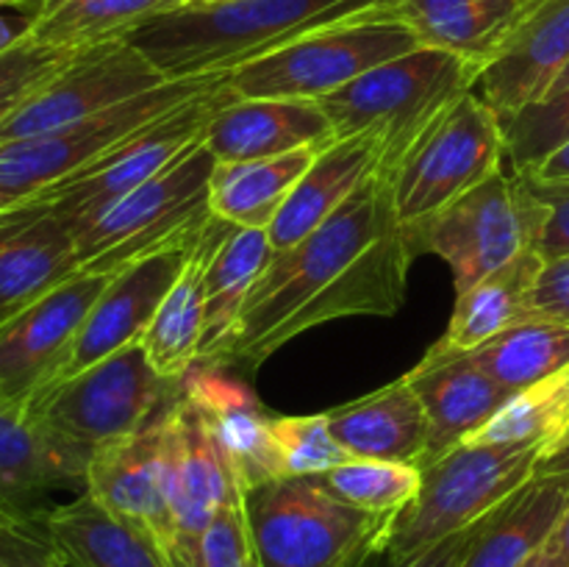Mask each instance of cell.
<instances>
[{"mask_svg": "<svg viewBox=\"0 0 569 567\" xmlns=\"http://www.w3.org/2000/svg\"><path fill=\"white\" fill-rule=\"evenodd\" d=\"M411 265L392 178L372 172L317 231L272 256L217 367L253 370L322 322L398 315Z\"/></svg>", "mask_w": 569, "mask_h": 567, "instance_id": "1", "label": "cell"}, {"mask_svg": "<svg viewBox=\"0 0 569 567\" xmlns=\"http://www.w3.org/2000/svg\"><path fill=\"white\" fill-rule=\"evenodd\" d=\"M392 9V0H187L131 42L167 81L228 76L320 28Z\"/></svg>", "mask_w": 569, "mask_h": 567, "instance_id": "2", "label": "cell"}, {"mask_svg": "<svg viewBox=\"0 0 569 567\" xmlns=\"http://www.w3.org/2000/svg\"><path fill=\"white\" fill-rule=\"evenodd\" d=\"M481 72V67L453 53L417 48L372 67L317 103L331 120L337 139L361 133L376 139L381 148L378 172L392 178L422 133L476 89Z\"/></svg>", "mask_w": 569, "mask_h": 567, "instance_id": "3", "label": "cell"}, {"mask_svg": "<svg viewBox=\"0 0 569 567\" xmlns=\"http://www.w3.org/2000/svg\"><path fill=\"white\" fill-rule=\"evenodd\" d=\"M261 567H365L383 554L395 515L337 498L315 476H287L242 493Z\"/></svg>", "mask_w": 569, "mask_h": 567, "instance_id": "4", "label": "cell"}, {"mask_svg": "<svg viewBox=\"0 0 569 567\" xmlns=\"http://www.w3.org/2000/svg\"><path fill=\"white\" fill-rule=\"evenodd\" d=\"M178 384L161 378L142 345L133 342L39 392L28 404L26 417L48 442L87 470L94 450L153 422L181 395Z\"/></svg>", "mask_w": 569, "mask_h": 567, "instance_id": "5", "label": "cell"}, {"mask_svg": "<svg viewBox=\"0 0 569 567\" xmlns=\"http://www.w3.org/2000/svg\"><path fill=\"white\" fill-rule=\"evenodd\" d=\"M548 450L517 442H465L422 467L420 493L395 515L383 554L392 565L478 526L537 476Z\"/></svg>", "mask_w": 569, "mask_h": 567, "instance_id": "6", "label": "cell"}, {"mask_svg": "<svg viewBox=\"0 0 569 567\" xmlns=\"http://www.w3.org/2000/svg\"><path fill=\"white\" fill-rule=\"evenodd\" d=\"M214 167L217 159L200 139L159 176L78 226V270L117 272L144 256L200 239L211 220Z\"/></svg>", "mask_w": 569, "mask_h": 567, "instance_id": "7", "label": "cell"}, {"mask_svg": "<svg viewBox=\"0 0 569 567\" xmlns=\"http://www.w3.org/2000/svg\"><path fill=\"white\" fill-rule=\"evenodd\" d=\"M545 222L548 206L528 189L526 178L503 167L403 231L415 259L437 253L448 261L456 295H461L526 250H539Z\"/></svg>", "mask_w": 569, "mask_h": 567, "instance_id": "8", "label": "cell"}, {"mask_svg": "<svg viewBox=\"0 0 569 567\" xmlns=\"http://www.w3.org/2000/svg\"><path fill=\"white\" fill-rule=\"evenodd\" d=\"M422 48L392 9L320 28L276 53L228 72L237 98L320 100L339 92L372 67Z\"/></svg>", "mask_w": 569, "mask_h": 567, "instance_id": "9", "label": "cell"}, {"mask_svg": "<svg viewBox=\"0 0 569 567\" xmlns=\"http://www.w3.org/2000/svg\"><path fill=\"white\" fill-rule=\"evenodd\" d=\"M222 78L226 76L164 81L161 87L111 106L89 120L3 142L0 145V215L67 181L98 161L106 150L117 148L131 133L142 131L153 120L203 94Z\"/></svg>", "mask_w": 569, "mask_h": 567, "instance_id": "10", "label": "cell"}, {"mask_svg": "<svg viewBox=\"0 0 569 567\" xmlns=\"http://www.w3.org/2000/svg\"><path fill=\"white\" fill-rule=\"evenodd\" d=\"M506 139L500 117L472 89L456 100L392 176L395 211L403 226L437 215L489 176L503 170Z\"/></svg>", "mask_w": 569, "mask_h": 567, "instance_id": "11", "label": "cell"}, {"mask_svg": "<svg viewBox=\"0 0 569 567\" xmlns=\"http://www.w3.org/2000/svg\"><path fill=\"white\" fill-rule=\"evenodd\" d=\"M233 98L237 94L228 87L226 76L214 87L206 89L203 94L187 100L183 106L172 109L170 115L144 126L142 131L131 133L126 142L106 150L98 161H92L81 172L56 183L53 189H48V192L33 200L53 203L61 215L70 217L72 228L83 226L103 209H109L122 195L133 192L144 181L167 170L192 145H198L217 111L231 103Z\"/></svg>", "mask_w": 569, "mask_h": 567, "instance_id": "12", "label": "cell"}, {"mask_svg": "<svg viewBox=\"0 0 569 567\" xmlns=\"http://www.w3.org/2000/svg\"><path fill=\"white\" fill-rule=\"evenodd\" d=\"M164 81L167 78L126 39L83 48L0 126V145L89 120Z\"/></svg>", "mask_w": 569, "mask_h": 567, "instance_id": "13", "label": "cell"}, {"mask_svg": "<svg viewBox=\"0 0 569 567\" xmlns=\"http://www.w3.org/2000/svg\"><path fill=\"white\" fill-rule=\"evenodd\" d=\"M111 276L114 272L78 270L0 326V409L26 415Z\"/></svg>", "mask_w": 569, "mask_h": 567, "instance_id": "14", "label": "cell"}, {"mask_svg": "<svg viewBox=\"0 0 569 567\" xmlns=\"http://www.w3.org/2000/svg\"><path fill=\"white\" fill-rule=\"evenodd\" d=\"M167 409L142 431L94 450L83 478V493L92 495L106 511L153 539L176 567L178 534L170 493H167V465H170Z\"/></svg>", "mask_w": 569, "mask_h": 567, "instance_id": "15", "label": "cell"}, {"mask_svg": "<svg viewBox=\"0 0 569 567\" xmlns=\"http://www.w3.org/2000/svg\"><path fill=\"white\" fill-rule=\"evenodd\" d=\"M194 245H198V239L172 245V248L150 253L117 270L111 281L106 284L103 292H100V298L94 300L92 309H89L87 320L78 328L70 350L64 354L61 365L56 367L50 381L44 384V389L56 387V384L83 372L87 367L103 361L106 356L139 342L150 322H153L161 300L167 298L170 287L187 267Z\"/></svg>", "mask_w": 569, "mask_h": 567, "instance_id": "16", "label": "cell"}, {"mask_svg": "<svg viewBox=\"0 0 569 567\" xmlns=\"http://www.w3.org/2000/svg\"><path fill=\"white\" fill-rule=\"evenodd\" d=\"M167 420H170L167 493H170L178 534L176 567H192L200 534L222 504L242 498V487L228 467L209 422L187 395L181 392L172 400Z\"/></svg>", "mask_w": 569, "mask_h": 567, "instance_id": "17", "label": "cell"}, {"mask_svg": "<svg viewBox=\"0 0 569 567\" xmlns=\"http://www.w3.org/2000/svg\"><path fill=\"white\" fill-rule=\"evenodd\" d=\"M87 470L31 426L22 411L0 409V537H48L59 489H81Z\"/></svg>", "mask_w": 569, "mask_h": 567, "instance_id": "18", "label": "cell"}, {"mask_svg": "<svg viewBox=\"0 0 569 567\" xmlns=\"http://www.w3.org/2000/svg\"><path fill=\"white\" fill-rule=\"evenodd\" d=\"M76 228L48 200L0 215V326L78 272Z\"/></svg>", "mask_w": 569, "mask_h": 567, "instance_id": "19", "label": "cell"}, {"mask_svg": "<svg viewBox=\"0 0 569 567\" xmlns=\"http://www.w3.org/2000/svg\"><path fill=\"white\" fill-rule=\"evenodd\" d=\"M403 378L428 415V456L422 467L470 442L511 398L467 350H450L439 342Z\"/></svg>", "mask_w": 569, "mask_h": 567, "instance_id": "20", "label": "cell"}, {"mask_svg": "<svg viewBox=\"0 0 569 567\" xmlns=\"http://www.w3.org/2000/svg\"><path fill=\"white\" fill-rule=\"evenodd\" d=\"M569 61V0H531L503 48L483 67L476 92L498 111L515 115L537 103Z\"/></svg>", "mask_w": 569, "mask_h": 567, "instance_id": "21", "label": "cell"}, {"mask_svg": "<svg viewBox=\"0 0 569 567\" xmlns=\"http://www.w3.org/2000/svg\"><path fill=\"white\" fill-rule=\"evenodd\" d=\"M331 142H337V133L317 100L233 98L203 133L206 150L217 161L272 159Z\"/></svg>", "mask_w": 569, "mask_h": 567, "instance_id": "22", "label": "cell"}, {"mask_svg": "<svg viewBox=\"0 0 569 567\" xmlns=\"http://www.w3.org/2000/svg\"><path fill=\"white\" fill-rule=\"evenodd\" d=\"M181 392L209 422L242 493L256 484L283 478L281 459L272 445V417L256 404L248 389L200 365V372L183 378Z\"/></svg>", "mask_w": 569, "mask_h": 567, "instance_id": "23", "label": "cell"}, {"mask_svg": "<svg viewBox=\"0 0 569 567\" xmlns=\"http://www.w3.org/2000/svg\"><path fill=\"white\" fill-rule=\"evenodd\" d=\"M378 165L381 148L367 133L337 139L322 148L267 228L276 253L303 242L311 231H317L372 172H378Z\"/></svg>", "mask_w": 569, "mask_h": 567, "instance_id": "24", "label": "cell"}, {"mask_svg": "<svg viewBox=\"0 0 569 567\" xmlns=\"http://www.w3.org/2000/svg\"><path fill=\"white\" fill-rule=\"evenodd\" d=\"M233 222L211 215L209 226L203 228L198 245L192 248L187 267L170 287L167 298L161 300L148 331L139 339L150 367L161 378L183 381L189 370L198 365L206 320V270H209L217 245L228 237Z\"/></svg>", "mask_w": 569, "mask_h": 567, "instance_id": "25", "label": "cell"}, {"mask_svg": "<svg viewBox=\"0 0 569 567\" xmlns=\"http://www.w3.org/2000/svg\"><path fill=\"white\" fill-rule=\"evenodd\" d=\"M333 439L353 459L403 461L422 467L428 456V415L406 378L328 411Z\"/></svg>", "mask_w": 569, "mask_h": 567, "instance_id": "26", "label": "cell"}, {"mask_svg": "<svg viewBox=\"0 0 569 567\" xmlns=\"http://www.w3.org/2000/svg\"><path fill=\"white\" fill-rule=\"evenodd\" d=\"M567 506L569 472L533 476L478 523L461 556V567H522L542 550Z\"/></svg>", "mask_w": 569, "mask_h": 567, "instance_id": "27", "label": "cell"}, {"mask_svg": "<svg viewBox=\"0 0 569 567\" xmlns=\"http://www.w3.org/2000/svg\"><path fill=\"white\" fill-rule=\"evenodd\" d=\"M531 0H392L422 48H437L483 70L498 56Z\"/></svg>", "mask_w": 569, "mask_h": 567, "instance_id": "28", "label": "cell"}, {"mask_svg": "<svg viewBox=\"0 0 569 567\" xmlns=\"http://www.w3.org/2000/svg\"><path fill=\"white\" fill-rule=\"evenodd\" d=\"M276 248L264 228L233 226L206 270V320L198 365L217 367L237 334L244 304L270 267Z\"/></svg>", "mask_w": 569, "mask_h": 567, "instance_id": "29", "label": "cell"}, {"mask_svg": "<svg viewBox=\"0 0 569 567\" xmlns=\"http://www.w3.org/2000/svg\"><path fill=\"white\" fill-rule=\"evenodd\" d=\"M44 526L53 550L70 567H172L153 539L87 493L56 506Z\"/></svg>", "mask_w": 569, "mask_h": 567, "instance_id": "30", "label": "cell"}, {"mask_svg": "<svg viewBox=\"0 0 569 567\" xmlns=\"http://www.w3.org/2000/svg\"><path fill=\"white\" fill-rule=\"evenodd\" d=\"M322 148H300L272 159L217 161L211 172V215L239 228H270L295 183Z\"/></svg>", "mask_w": 569, "mask_h": 567, "instance_id": "31", "label": "cell"}, {"mask_svg": "<svg viewBox=\"0 0 569 567\" xmlns=\"http://www.w3.org/2000/svg\"><path fill=\"white\" fill-rule=\"evenodd\" d=\"M542 267V253L537 248L526 250L515 261L481 278L476 287L456 295L453 317L439 345L450 350H472L515 322L528 320Z\"/></svg>", "mask_w": 569, "mask_h": 567, "instance_id": "32", "label": "cell"}, {"mask_svg": "<svg viewBox=\"0 0 569 567\" xmlns=\"http://www.w3.org/2000/svg\"><path fill=\"white\" fill-rule=\"evenodd\" d=\"M181 3L183 0H37L28 33L50 48L83 50L128 39L139 26Z\"/></svg>", "mask_w": 569, "mask_h": 567, "instance_id": "33", "label": "cell"}, {"mask_svg": "<svg viewBox=\"0 0 569 567\" xmlns=\"http://www.w3.org/2000/svg\"><path fill=\"white\" fill-rule=\"evenodd\" d=\"M467 354L506 392L517 395L569 365V322L528 317Z\"/></svg>", "mask_w": 569, "mask_h": 567, "instance_id": "34", "label": "cell"}, {"mask_svg": "<svg viewBox=\"0 0 569 567\" xmlns=\"http://www.w3.org/2000/svg\"><path fill=\"white\" fill-rule=\"evenodd\" d=\"M569 437V365L511 395L470 442L539 445L548 456Z\"/></svg>", "mask_w": 569, "mask_h": 567, "instance_id": "35", "label": "cell"}, {"mask_svg": "<svg viewBox=\"0 0 569 567\" xmlns=\"http://www.w3.org/2000/svg\"><path fill=\"white\" fill-rule=\"evenodd\" d=\"M337 498L376 515H398L411 504L422 484V467L403 461L348 459L333 470L315 476Z\"/></svg>", "mask_w": 569, "mask_h": 567, "instance_id": "36", "label": "cell"}, {"mask_svg": "<svg viewBox=\"0 0 569 567\" xmlns=\"http://www.w3.org/2000/svg\"><path fill=\"white\" fill-rule=\"evenodd\" d=\"M511 172H531L569 139V87L500 117Z\"/></svg>", "mask_w": 569, "mask_h": 567, "instance_id": "37", "label": "cell"}, {"mask_svg": "<svg viewBox=\"0 0 569 567\" xmlns=\"http://www.w3.org/2000/svg\"><path fill=\"white\" fill-rule=\"evenodd\" d=\"M81 50L50 48L37 42L31 33H22L17 42L0 50V126L44 87L53 76H59Z\"/></svg>", "mask_w": 569, "mask_h": 567, "instance_id": "38", "label": "cell"}, {"mask_svg": "<svg viewBox=\"0 0 569 567\" xmlns=\"http://www.w3.org/2000/svg\"><path fill=\"white\" fill-rule=\"evenodd\" d=\"M272 445L287 476H320L345 465L353 456L333 439L326 415L272 417Z\"/></svg>", "mask_w": 569, "mask_h": 567, "instance_id": "39", "label": "cell"}, {"mask_svg": "<svg viewBox=\"0 0 569 567\" xmlns=\"http://www.w3.org/2000/svg\"><path fill=\"white\" fill-rule=\"evenodd\" d=\"M256 561L242 498L228 500L200 534L192 567H256Z\"/></svg>", "mask_w": 569, "mask_h": 567, "instance_id": "40", "label": "cell"}, {"mask_svg": "<svg viewBox=\"0 0 569 567\" xmlns=\"http://www.w3.org/2000/svg\"><path fill=\"white\" fill-rule=\"evenodd\" d=\"M528 189L548 206V222H545L542 239H539V253L545 261H556L569 256V181H539V178L526 176Z\"/></svg>", "mask_w": 569, "mask_h": 567, "instance_id": "41", "label": "cell"}, {"mask_svg": "<svg viewBox=\"0 0 569 567\" xmlns=\"http://www.w3.org/2000/svg\"><path fill=\"white\" fill-rule=\"evenodd\" d=\"M531 317L569 322V256L545 261L531 295Z\"/></svg>", "mask_w": 569, "mask_h": 567, "instance_id": "42", "label": "cell"}, {"mask_svg": "<svg viewBox=\"0 0 569 567\" xmlns=\"http://www.w3.org/2000/svg\"><path fill=\"white\" fill-rule=\"evenodd\" d=\"M50 550V539L0 537V567H39Z\"/></svg>", "mask_w": 569, "mask_h": 567, "instance_id": "43", "label": "cell"}, {"mask_svg": "<svg viewBox=\"0 0 569 567\" xmlns=\"http://www.w3.org/2000/svg\"><path fill=\"white\" fill-rule=\"evenodd\" d=\"M526 176L539 178V181H569V139L565 145H559L537 170L526 172Z\"/></svg>", "mask_w": 569, "mask_h": 567, "instance_id": "44", "label": "cell"}, {"mask_svg": "<svg viewBox=\"0 0 569 567\" xmlns=\"http://www.w3.org/2000/svg\"><path fill=\"white\" fill-rule=\"evenodd\" d=\"M542 550L548 556H553V559L559 561V565L569 567V506H567L565 515H561L559 526H556L553 534H550L548 543L542 545Z\"/></svg>", "mask_w": 569, "mask_h": 567, "instance_id": "45", "label": "cell"}, {"mask_svg": "<svg viewBox=\"0 0 569 567\" xmlns=\"http://www.w3.org/2000/svg\"><path fill=\"white\" fill-rule=\"evenodd\" d=\"M28 28H31V11L17 17V14H6V11L0 9V50L9 48L11 42H17Z\"/></svg>", "mask_w": 569, "mask_h": 567, "instance_id": "46", "label": "cell"}, {"mask_svg": "<svg viewBox=\"0 0 569 567\" xmlns=\"http://www.w3.org/2000/svg\"><path fill=\"white\" fill-rule=\"evenodd\" d=\"M553 472H569V437L550 456H545L537 467V476H553Z\"/></svg>", "mask_w": 569, "mask_h": 567, "instance_id": "47", "label": "cell"}, {"mask_svg": "<svg viewBox=\"0 0 569 567\" xmlns=\"http://www.w3.org/2000/svg\"><path fill=\"white\" fill-rule=\"evenodd\" d=\"M522 567H565V565H559V561H556L553 556L545 554V550H537V554H533Z\"/></svg>", "mask_w": 569, "mask_h": 567, "instance_id": "48", "label": "cell"}, {"mask_svg": "<svg viewBox=\"0 0 569 567\" xmlns=\"http://www.w3.org/2000/svg\"><path fill=\"white\" fill-rule=\"evenodd\" d=\"M565 87H569V61H567V67H565V70H561V72H559V76H556L553 87H550V89H548V94L559 92V89H565Z\"/></svg>", "mask_w": 569, "mask_h": 567, "instance_id": "49", "label": "cell"}, {"mask_svg": "<svg viewBox=\"0 0 569 567\" xmlns=\"http://www.w3.org/2000/svg\"><path fill=\"white\" fill-rule=\"evenodd\" d=\"M39 567H70V565H67V561L61 559V556L56 554V550H50V554L44 556V559H42V565H39Z\"/></svg>", "mask_w": 569, "mask_h": 567, "instance_id": "50", "label": "cell"}, {"mask_svg": "<svg viewBox=\"0 0 569 567\" xmlns=\"http://www.w3.org/2000/svg\"><path fill=\"white\" fill-rule=\"evenodd\" d=\"M22 3H28V0H0V9H3V6H22Z\"/></svg>", "mask_w": 569, "mask_h": 567, "instance_id": "51", "label": "cell"}, {"mask_svg": "<svg viewBox=\"0 0 569 567\" xmlns=\"http://www.w3.org/2000/svg\"><path fill=\"white\" fill-rule=\"evenodd\" d=\"M256 567H261V565H259V561H256Z\"/></svg>", "mask_w": 569, "mask_h": 567, "instance_id": "52", "label": "cell"}, {"mask_svg": "<svg viewBox=\"0 0 569 567\" xmlns=\"http://www.w3.org/2000/svg\"><path fill=\"white\" fill-rule=\"evenodd\" d=\"M183 3H187V0H183Z\"/></svg>", "mask_w": 569, "mask_h": 567, "instance_id": "53", "label": "cell"}]
</instances>
